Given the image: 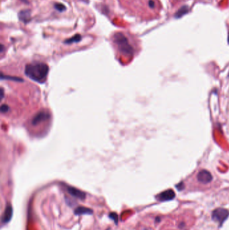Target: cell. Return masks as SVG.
Here are the masks:
<instances>
[{
	"instance_id": "1",
	"label": "cell",
	"mask_w": 229,
	"mask_h": 230,
	"mask_svg": "<svg viewBox=\"0 0 229 230\" xmlns=\"http://www.w3.org/2000/svg\"><path fill=\"white\" fill-rule=\"evenodd\" d=\"M48 67L46 63L34 62L28 64L25 67V74L29 78L38 83H43L47 80Z\"/></svg>"
},
{
	"instance_id": "2",
	"label": "cell",
	"mask_w": 229,
	"mask_h": 230,
	"mask_svg": "<svg viewBox=\"0 0 229 230\" xmlns=\"http://www.w3.org/2000/svg\"><path fill=\"white\" fill-rule=\"evenodd\" d=\"M114 41L122 53L128 55H133V48L128 43L127 37L122 32H117L114 35Z\"/></svg>"
},
{
	"instance_id": "3",
	"label": "cell",
	"mask_w": 229,
	"mask_h": 230,
	"mask_svg": "<svg viewBox=\"0 0 229 230\" xmlns=\"http://www.w3.org/2000/svg\"><path fill=\"white\" fill-rule=\"evenodd\" d=\"M229 216V212L227 209L218 208L213 211L212 213V219L217 222L219 225H222L226 219Z\"/></svg>"
},
{
	"instance_id": "4",
	"label": "cell",
	"mask_w": 229,
	"mask_h": 230,
	"mask_svg": "<svg viewBox=\"0 0 229 230\" xmlns=\"http://www.w3.org/2000/svg\"><path fill=\"white\" fill-rule=\"evenodd\" d=\"M212 177L211 173L206 170H202L200 171L197 175V179L200 183L202 184H208L212 180Z\"/></svg>"
},
{
	"instance_id": "5",
	"label": "cell",
	"mask_w": 229,
	"mask_h": 230,
	"mask_svg": "<svg viewBox=\"0 0 229 230\" xmlns=\"http://www.w3.org/2000/svg\"><path fill=\"white\" fill-rule=\"evenodd\" d=\"M175 197V194L172 189L167 190L162 192L157 196V199L159 201H167V200H173Z\"/></svg>"
},
{
	"instance_id": "6",
	"label": "cell",
	"mask_w": 229,
	"mask_h": 230,
	"mask_svg": "<svg viewBox=\"0 0 229 230\" xmlns=\"http://www.w3.org/2000/svg\"><path fill=\"white\" fill-rule=\"evenodd\" d=\"M49 116L50 115L48 114V112L46 111H41L39 113H38V114L32 119V123L34 125H38L41 122L48 120V118H49Z\"/></svg>"
},
{
	"instance_id": "7",
	"label": "cell",
	"mask_w": 229,
	"mask_h": 230,
	"mask_svg": "<svg viewBox=\"0 0 229 230\" xmlns=\"http://www.w3.org/2000/svg\"><path fill=\"white\" fill-rule=\"evenodd\" d=\"M67 192L69 193V194H71V195L79 199L83 200V199H85L86 196L85 194L84 193L79 190V189H75V188H73L71 186H67Z\"/></svg>"
},
{
	"instance_id": "8",
	"label": "cell",
	"mask_w": 229,
	"mask_h": 230,
	"mask_svg": "<svg viewBox=\"0 0 229 230\" xmlns=\"http://www.w3.org/2000/svg\"><path fill=\"white\" fill-rule=\"evenodd\" d=\"M18 18L24 24L29 23L31 21V11L30 9H24L18 13Z\"/></svg>"
},
{
	"instance_id": "9",
	"label": "cell",
	"mask_w": 229,
	"mask_h": 230,
	"mask_svg": "<svg viewBox=\"0 0 229 230\" xmlns=\"http://www.w3.org/2000/svg\"><path fill=\"white\" fill-rule=\"evenodd\" d=\"M13 215V209L12 207L10 204H8L6 206L4 213H3L2 218V221L3 223H8L12 218Z\"/></svg>"
},
{
	"instance_id": "10",
	"label": "cell",
	"mask_w": 229,
	"mask_h": 230,
	"mask_svg": "<svg viewBox=\"0 0 229 230\" xmlns=\"http://www.w3.org/2000/svg\"><path fill=\"white\" fill-rule=\"evenodd\" d=\"M189 12V8L188 7V6L186 5H184L183 6V7H182L181 8H180L178 11H177L175 14V17L176 18H182V16H183L184 15L187 14Z\"/></svg>"
},
{
	"instance_id": "11",
	"label": "cell",
	"mask_w": 229,
	"mask_h": 230,
	"mask_svg": "<svg viewBox=\"0 0 229 230\" xmlns=\"http://www.w3.org/2000/svg\"><path fill=\"white\" fill-rule=\"evenodd\" d=\"M92 211L86 208V207H81L77 208L76 210L75 211V215H82V214H92Z\"/></svg>"
},
{
	"instance_id": "12",
	"label": "cell",
	"mask_w": 229,
	"mask_h": 230,
	"mask_svg": "<svg viewBox=\"0 0 229 230\" xmlns=\"http://www.w3.org/2000/svg\"><path fill=\"white\" fill-rule=\"evenodd\" d=\"M81 40H82V36L80 34H77L71 38H68L65 41H64V43L65 44H72L73 43H78Z\"/></svg>"
},
{
	"instance_id": "13",
	"label": "cell",
	"mask_w": 229,
	"mask_h": 230,
	"mask_svg": "<svg viewBox=\"0 0 229 230\" xmlns=\"http://www.w3.org/2000/svg\"><path fill=\"white\" fill-rule=\"evenodd\" d=\"M54 8H55L57 11L59 12H64L66 9V7L63 4H59V3H56L54 4Z\"/></svg>"
},
{
	"instance_id": "14",
	"label": "cell",
	"mask_w": 229,
	"mask_h": 230,
	"mask_svg": "<svg viewBox=\"0 0 229 230\" xmlns=\"http://www.w3.org/2000/svg\"><path fill=\"white\" fill-rule=\"evenodd\" d=\"M1 110H2V112H8V110H9V107L5 104H4L1 107Z\"/></svg>"
},
{
	"instance_id": "15",
	"label": "cell",
	"mask_w": 229,
	"mask_h": 230,
	"mask_svg": "<svg viewBox=\"0 0 229 230\" xmlns=\"http://www.w3.org/2000/svg\"><path fill=\"white\" fill-rule=\"evenodd\" d=\"M176 187L177 189H178L179 190H182V189H183V188H184V186H183V182H180L177 185H176Z\"/></svg>"
},
{
	"instance_id": "16",
	"label": "cell",
	"mask_w": 229,
	"mask_h": 230,
	"mask_svg": "<svg viewBox=\"0 0 229 230\" xmlns=\"http://www.w3.org/2000/svg\"><path fill=\"white\" fill-rule=\"evenodd\" d=\"M149 6H150V7L151 8H154V2L153 1V0H149Z\"/></svg>"
},
{
	"instance_id": "17",
	"label": "cell",
	"mask_w": 229,
	"mask_h": 230,
	"mask_svg": "<svg viewBox=\"0 0 229 230\" xmlns=\"http://www.w3.org/2000/svg\"><path fill=\"white\" fill-rule=\"evenodd\" d=\"M20 1L22 2L23 3H24V4H28V0H20Z\"/></svg>"
},
{
	"instance_id": "18",
	"label": "cell",
	"mask_w": 229,
	"mask_h": 230,
	"mask_svg": "<svg viewBox=\"0 0 229 230\" xmlns=\"http://www.w3.org/2000/svg\"><path fill=\"white\" fill-rule=\"evenodd\" d=\"M3 49H4V45L2 44L1 45V52L3 51Z\"/></svg>"
},
{
	"instance_id": "19",
	"label": "cell",
	"mask_w": 229,
	"mask_h": 230,
	"mask_svg": "<svg viewBox=\"0 0 229 230\" xmlns=\"http://www.w3.org/2000/svg\"><path fill=\"white\" fill-rule=\"evenodd\" d=\"M228 43H229V34H228Z\"/></svg>"
}]
</instances>
